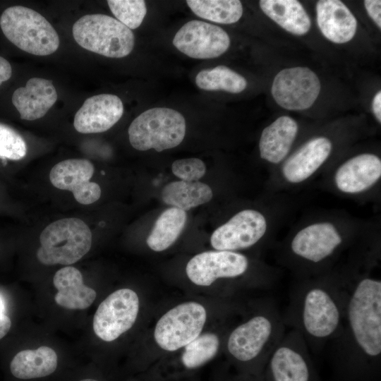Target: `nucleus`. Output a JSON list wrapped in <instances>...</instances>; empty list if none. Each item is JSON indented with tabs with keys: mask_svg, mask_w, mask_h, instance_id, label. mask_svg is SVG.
<instances>
[{
	"mask_svg": "<svg viewBox=\"0 0 381 381\" xmlns=\"http://www.w3.org/2000/svg\"><path fill=\"white\" fill-rule=\"evenodd\" d=\"M344 294L341 282L318 279L303 283L291 293L284 321L298 331L309 349L321 350L341 334Z\"/></svg>",
	"mask_w": 381,
	"mask_h": 381,
	"instance_id": "nucleus-1",
	"label": "nucleus"
},
{
	"mask_svg": "<svg viewBox=\"0 0 381 381\" xmlns=\"http://www.w3.org/2000/svg\"><path fill=\"white\" fill-rule=\"evenodd\" d=\"M344 313L336 350L348 356L377 360L381 354V281L363 276L352 283L341 282Z\"/></svg>",
	"mask_w": 381,
	"mask_h": 381,
	"instance_id": "nucleus-2",
	"label": "nucleus"
},
{
	"mask_svg": "<svg viewBox=\"0 0 381 381\" xmlns=\"http://www.w3.org/2000/svg\"><path fill=\"white\" fill-rule=\"evenodd\" d=\"M286 331L283 315L275 303L271 298L267 299L227 333L225 349L238 364L265 363Z\"/></svg>",
	"mask_w": 381,
	"mask_h": 381,
	"instance_id": "nucleus-3",
	"label": "nucleus"
},
{
	"mask_svg": "<svg viewBox=\"0 0 381 381\" xmlns=\"http://www.w3.org/2000/svg\"><path fill=\"white\" fill-rule=\"evenodd\" d=\"M0 27L5 37L20 49L37 56H47L59 47V35L38 12L22 6L4 10Z\"/></svg>",
	"mask_w": 381,
	"mask_h": 381,
	"instance_id": "nucleus-4",
	"label": "nucleus"
},
{
	"mask_svg": "<svg viewBox=\"0 0 381 381\" xmlns=\"http://www.w3.org/2000/svg\"><path fill=\"white\" fill-rule=\"evenodd\" d=\"M92 235L88 226L76 217L49 224L40 236L37 260L43 265H71L90 250Z\"/></svg>",
	"mask_w": 381,
	"mask_h": 381,
	"instance_id": "nucleus-5",
	"label": "nucleus"
},
{
	"mask_svg": "<svg viewBox=\"0 0 381 381\" xmlns=\"http://www.w3.org/2000/svg\"><path fill=\"white\" fill-rule=\"evenodd\" d=\"M75 41L83 48L109 57L122 58L133 50L135 37L128 28L104 14H88L73 25Z\"/></svg>",
	"mask_w": 381,
	"mask_h": 381,
	"instance_id": "nucleus-6",
	"label": "nucleus"
},
{
	"mask_svg": "<svg viewBox=\"0 0 381 381\" xmlns=\"http://www.w3.org/2000/svg\"><path fill=\"white\" fill-rule=\"evenodd\" d=\"M131 145L135 150L157 152L174 148L186 135V121L179 111L164 107L147 109L138 116L128 130Z\"/></svg>",
	"mask_w": 381,
	"mask_h": 381,
	"instance_id": "nucleus-7",
	"label": "nucleus"
},
{
	"mask_svg": "<svg viewBox=\"0 0 381 381\" xmlns=\"http://www.w3.org/2000/svg\"><path fill=\"white\" fill-rule=\"evenodd\" d=\"M207 313L196 301H186L169 309L157 320L153 332L156 344L163 351H176L202 332Z\"/></svg>",
	"mask_w": 381,
	"mask_h": 381,
	"instance_id": "nucleus-8",
	"label": "nucleus"
},
{
	"mask_svg": "<svg viewBox=\"0 0 381 381\" xmlns=\"http://www.w3.org/2000/svg\"><path fill=\"white\" fill-rule=\"evenodd\" d=\"M140 300L135 291L123 288L110 294L98 306L93 318L95 334L112 341L130 329L139 313Z\"/></svg>",
	"mask_w": 381,
	"mask_h": 381,
	"instance_id": "nucleus-9",
	"label": "nucleus"
},
{
	"mask_svg": "<svg viewBox=\"0 0 381 381\" xmlns=\"http://www.w3.org/2000/svg\"><path fill=\"white\" fill-rule=\"evenodd\" d=\"M308 350L298 331L286 330L267 361L271 381H310Z\"/></svg>",
	"mask_w": 381,
	"mask_h": 381,
	"instance_id": "nucleus-10",
	"label": "nucleus"
},
{
	"mask_svg": "<svg viewBox=\"0 0 381 381\" xmlns=\"http://www.w3.org/2000/svg\"><path fill=\"white\" fill-rule=\"evenodd\" d=\"M320 88V81L313 71L298 66L280 71L274 78L271 92L284 109L304 110L317 99Z\"/></svg>",
	"mask_w": 381,
	"mask_h": 381,
	"instance_id": "nucleus-11",
	"label": "nucleus"
},
{
	"mask_svg": "<svg viewBox=\"0 0 381 381\" xmlns=\"http://www.w3.org/2000/svg\"><path fill=\"white\" fill-rule=\"evenodd\" d=\"M248 258L242 253L227 250H210L193 257L187 263L186 272L197 286H208L220 279H233L248 270Z\"/></svg>",
	"mask_w": 381,
	"mask_h": 381,
	"instance_id": "nucleus-12",
	"label": "nucleus"
},
{
	"mask_svg": "<svg viewBox=\"0 0 381 381\" xmlns=\"http://www.w3.org/2000/svg\"><path fill=\"white\" fill-rule=\"evenodd\" d=\"M173 44L189 57L209 59L226 52L230 46V38L217 25L193 20L179 30L174 37Z\"/></svg>",
	"mask_w": 381,
	"mask_h": 381,
	"instance_id": "nucleus-13",
	"label": "nucleus"
},
{
	"mask_svg": "<svg viewBox=\"0 0 381 381\" xmlns=\"http://www.w3.org/2000/svg\"><path fill=\"white\" fill-rule=\"evenodd\" d=\"M267 221L259 211L247 209L234 215L212 233L210 243L217 250L236 252L250 248L265 236Z\"/></svg>",
	"mask_w": 381,
	"mask_h": 381,
	"instance_id": "nucleus-14",
	"label": "nucleus"
},
{
	"mask_svg": "<svg viewBox=\"0 0 381 381\" xmlns=\"http://www.w3.org/2000/svg\"><path fill=\"white\" fill-rule=\"evenodd\" d=\"M342 243V236L332 223L319 222L298 231L289 248L296 258L308 264L318 265L330 258Z\"/></svg>",
	"mask_w": 381,
	"mask_h": 381,
	"instance_id": "nucleus-15",
	"label": "nucleus"
},
{
	"mask_svg": "<svg viewBox=\"0 0 381 381\" xmlns=\"http://www.w3.org/2000/svg\"><path fill=\"white\" fill-rule=\"evenodd\" d=\"M94 171V165L89 160L69 159L52 167L49 180L56 188L71 191L78 202L90 205L99 200L101 195L99 184L90 181Z\"/></svg>",
	"mask_w": 381,
	"mask_h": 381,
	"instance_id": "nucleus-16",
	"label": "nucleus"
},
{
	"mask_svg": "<svg viewBox=\"0 0 381 381\" xmlns=\"http://www.w3.org/2000/svg\"><path fill=\"white\" fill-rule=\"evenodd\" d=\"M123 105L115 95L99 94L84 102L76 112L73 126L81 133H97L111 128L121 118Z\"/></svg>",
	"mask_w": 381,
	"mask_h": 381,
	"instance_id": "nucleus-17",
	"label": "nucleus"
},
{
	"mask_svg": "<svg viewBox=\"0 0 381 381\" xmlns=\"http://www.w3.org/2000/svg\"><path fill=\"white\" fill-rule=\"evenodd\" d=\"M380 176V157L364 153L354 156L340 165L334 174V183L340 191L357 194L371 188Z\"/></svg>",
	"mask_w": 381,
	"mask_h": 381,
	"instance_id": "nucleus-18",
	"label": "nucleus"
},
{
	"mask_svg": "<svg viewBox=\"0 0 381 381\" xmlns=\"http://www.w3.org/2000/svg\"><path fill=\"white\" fill-rule=\"evenodd\" d=\"M332 149L326 137L309 140L284 162L282 174L291 183H301L310 177L327 160Z\"/></svg>",
	"mask_w": 381,
	"mask_h": 381,
	"instance_id": "nucleus-19",
	"label": "nucleus"
},
{
	"mask_svg": "<svg viewBox=\"0 0 381 381\" xmlns=\"http://www.w3.org/2000/svg\"><path fill=\"white\" fill-rule=\"evenodd\" d=\"M57 92L49 80L32 78L25 86L17 88L12 102L21 119L34 121L44 116L57 100Z\"/></svg>",
	"mask_w": 381,
	"mask_h": 381,
	"instance_id": "nucleus-20",
	"label": "nucleus"
},
{
	"mask_svg": "<svg viewBox=\"0 0 381 381\" xmlns=\"http://www.w3.org/2000/svg\"><path fill=\"white\" fill-rule=\"evenodd\" d=\"M317 23L322 35L336 44L354 37L357 20L348 7L339 0H320L316 4Z\"/></svg>",
	"mask_w": 381,
	"mask_h": 381,
	"instance_id": "nucleus-21",
	"label": "nucleus"
},
{
	"mask_svg": "<svg viewBox=\"0 0 381 381\" xmlns=\"http://www.w3.org/2000/svg\"><path fill=\"white\" fill-rule=\"evenodd\" d=\"M57 289L56 303L68 309H85L94 302L96 291L84 284L81 272L75 267L67 266L59 270L53 278Z\"/></svg>",
	"mask_w": 381,
	"mask_h": 381,
	"instance_id": "nucleus-22",
	"label": "nucleus"
},
{
	"mask_svg": "<svg viewBox=\"0 0 381 381\" xmlns=\"http://www.w3.org/2000/svg\"><path fill=\"white\" fill-rule=\"evenodd\" d=\"M298 130L292 118L282 116L265 127L259 141L260 157L278 164L288 155Z\"/></svg>",
	"mask_w": 381,
	"mask_h": 381,
	"instance_id": "nucleus-23",
	"label": "nucleus"
},
{
	"mask_svg": "<svg viewBox=\"0 0 381 381\" xmlns=\"http://www.w3.org/2000/svg\"><path fill=\"white\" fill-rule=\"evenodd\" d=\"M264 13L289 32L296 35L306 34L311 26L308 14L296 0H261Z\"/></svg>",
	"mask_w": 381,
	"mask_h": 381,
	"instance_id": "nucleus-24",
	"label": "nucleus"
},
{
	"mask_svg": "<svg viewBox=\"0 0 381 381\" xmlns=\"http://www.w3.org/2000/svg\"><path fill=\"white\" fill-rule=\"evenodd\" d=\"M57 355L48 346L23 350L12 359L10 370L13 376L23 380L39 378L53 373L57 367Z\"/></svg>",
	"mask_w": 381,
	"mask_h": 381,
	"instance_id": "nucleus-25",
	"label": "nucleus"
},
{
	"mask_svg": "<svg viewBox=\"0 0 381 381\" xmlns=\"http://www.w3.org/2000/svg\"><path fill=\"white\" fill-rule=\"evenodd\" d=\"M212 195L211 188L199 181H173L162 190V198L167 205L185 212L208 202Z\"/></svg>",
	"mask_w": 381,
	"mask_h": 381,
	"instance_id": "nucleus-26",
	"label": "nucleus"
},
{
	"mask_svg": "<svg viewBox=\"0 0 381 381\" xmlns=\"http://www.w3.org/2000/svg\"><path fill=\"white\" fill-rule=\"evenodd\" d=\"M187 219L185 211L176 207L164 210L157 218L147 238L148 247L160 252L169 248L179 238Z\"/></svg>",
	"mask_w": 381,
	"mask_h": 381,
	"instance_id": "nucleus-27",
	"label": "nucleus"
},
{
	"mask_svg": "<svg viewBox=\"0 0 381 381\" xmlns=\"http://www.w3.org/2000/svg\"><path fill=\"white\" fill-rule=\"evenodd\" d=\"M186 3L198 17L218 23H236L243 14L238 0H188Z\"/></svg>",
	"mask_w": 381,
	"mask_h": 381,
	"instance_id": "nucleus-28",
	"label": "nucleus"
},
{
	"mask_svg": "<svg viewBox=\"0 0 381 381\" xmlns=\"http://www.w3.org/2000/svg\"><path fill=\"white\" fill-rule=\"evenodd\" d=\"M222 344L219 335L213 332L201 333L183 347L181 356L182 366L188 370H195L212 360Z\"/></svg>",
	"mask_w": 381,
	"mask_h": 381,
	"instance_id": "nucleus-29",
	"label": "nucleus"
},
{
	"mask_svg": "<svg viewBox=\"0 0 381 381\" xmlns=\"http://www.w3.org/2000/svg\"><path fill=\"white\" fill-rule=\"evenodd\" d=\"M197 86L205 90H224L231 93H239L247 86L243 76L225 66L200 71L195 77Z\"/></svg>",
	"mask_w": 381,
	"mask_h": 381,
	"instance_id": "nucleus-30",
	"label": "nucleus"
},
{
	"mask_svg": "<svg viewBox=\"0 0 381 381\" xmlns=\"http://www.w3.org/2000/svg\"><path fill=\"white\" fill-rule=\"evenodd\" d=\"M108 6L119 22L130 30L138 28L147 13L143 0H108Z\"/></svg>",
	"mask_w": 381,
	"mask_h": 381,
	"instance_id": "nucleus-31",
	"label": "nucleus"
},
{
	"mask_svg": "<svg viewBox=\"0 0 381 381\" xmlns=\"http://www.w3.org/2000/svg\"><path fill=\"white\" fill-rule=\"evenodd\" d=\"M26 153V143L20 135L11 127L0 123V158L19 160Z\"/></svg>",
	"mask_w": 381,
	"mask_h": 381,
	"instance_id": "nucleus-32",
	"label": "nucleus"
},
{
	"mask_svg": "<svg viewBox=\"0 0 381 381\" xmlns=\"http://www.w3.org/2000/svg\"><path fill=\"white\" fill-rule=\"evenodd\" d=\"M172 173L184 181H198L205 174V163L198 158H186L174 161L171 165Z\"/></svg>",
	"mask_w": 381,
	"mask_h": 381,
	"instance_id": "nucleus-33",
	"label": "nucleus"
},
{
	"mask_svg": "<svg viewBox=\"0 0 381 381\" xmlns=\"http://www.w3.org/2000/svg\"><path fill=\"white\" fill-rule=\"evenodd\" d=\"M365 8L377 26L381 28V1L380 0L364 1Z\"/></svg>",
	"mask_w": 381,
	"mask_h": 381,
	"instance_id": "nucleus-34",
	"label": "nucleus"
},
{
	"mask_svg": "<svg viewBox=\"0 0 381 381\" xmlns=\"http://www.w3.org/2000/svg\"><path fill=\"white\" fill-rule=\"evenodd\" d=\"M12 75V68L9 62L0 56V85L8 80Z\"/></svg>",
	"mask_w": 381,
	"mask_h": 381,
	"instance_id": "nucleus-35",
	"label": "nucleus"
},
{
	"mask_svg": "<svg viewBox=\"0 0 381 381\" xmlns=\"http://www.w3.org/2000/svg\"><path fill=\"white\" fill-rule=\"evenodd\" d=\"M372 109L374 115L379 123L381 122V92L378 91L375 95L373 102Z\"/></svg>",
	"mask_w": 381,
	"mask_h": 381,
	"instance_id": "nucleus-36",
	"label": "nucleus"
},
{
	"mask_svg": "<svg viewBox=\"0 0 381 381\" xmlns=\"http://www.w3.org/2000/svg\"><path fill=\"white\" fill-rule=\"evenodd\" d=\"M11 326L10 318L5 314H0V339L8 332Z\"/></svg>",
	"mask_w": 381,
	"mask_h": 381,
	"instance_id": "nucleus-37",
	"label": "nucleus"
},
{
	"mask_svg": "<svg viewBox=\"0 0 381 381\" xmlns=\"http://www.w3.org/2000/svg\"><path fill=\"white\" fill-rule=\"evenodd\" d=\"M4 306L2 299L0 298V314H4Z\"/></svg>",
	"mask_w": 381,
	"mask_h": 381,
	"instance_id": "nucleus-38",
	"label": "nucleus"
},
{
	"mask_svg": "<svg viewBox=\"0 0 381 381\" xmlns=\"http://www.w3.org/2000/svg\"><path fill=\"white\" fill-rule=\"evenodd\" d=\"M80 381H98V380L91 379V378H87V379L81 380Z\"/></svg>",
	"mask_w": 381,
	"mask_h": 381,
	"instance_id": "nucleus-39",
	"label": "nucleus"
}]
</instances>
